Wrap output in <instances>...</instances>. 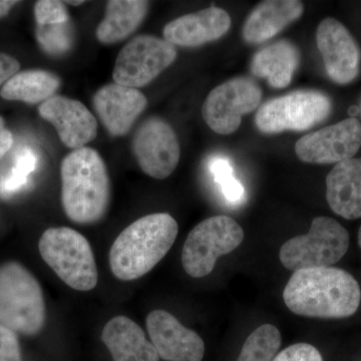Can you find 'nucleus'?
<instances>
[{
    "instance_id": "nucleus-1",
    "label": "nucleus",
    "mask_w": 361,
    "mask_h": 361,
    "mask_svg": "<svg viewBox=\"0 0 361 361\" xmlns=\"http://www.w3.org/2000/svg\"><path fill=\"white\" fill-rule=\"evenodd\" d=\"M283 300L294 314L345 318L360 307V284L345 270L334 267L297 270L285 286Z\"/></svg>"
},
{
    "instance_id": "nucleus-2",
    "label": "nucleus",
    "mask_w": 361,
    "mask_h": 361,
    "mask_svg": "<svg viewBox=\"0 0 361 361\" xmlns=\"http://www.w3.org/2000/svg\"><path fill=\"white\" fill-rule=\"evenodd\" d=\"M61 203L78 224L103 219L111 202V180L101 155L92 148L75 149L61 166Z\"/></svg>"
},
{
    "instance_id": "nucleus-3",
    "label": "nucleus",
    "mask_w": 361,
    "mask_h": 361,
    "mask_svg": "<svg viewBox=\"0 0 361 361\" xmlns=\"http://www.w3.org/2000/svg\"><path fill=\"white\" fill-rule=\"evenodd\" d=\"M178 229L177 221L168 213L149 214L135 221L111 247L113 274L123 281L146 275L172 248Z\"/></svg>"
},
{
    "instance_id": "nucleus-4",
    "label": "nucleus",
    "mask_w": 361,
    "mask_h": 361,
    "mask_svg": "<svg viewBox=\"0 0 361 361\" xmlns=\"http://www.w3.org/2000/svg\"><path fill=\"white\" fill-rule=\"evenodd\" d=\"M44 322L45 303L39 281L20 263L0 265V324L35 336Z\"/></svg>"
},
{
    "instance_id": "nucleus-5",
    "label": "nucleus",
    "mask_w": 361,
    "mask_h": 361,
    "mask_svg": "<svg viewBox=\"0 0 361 361\" xmlns=\"http://www.w3.org/2000/svg\"><path fill=\"white\" fill-rule=\"evenodd\" d=\"M40 256L68 286L90 291L97 284L96 259L89 241L68 227L49 228L40 237Z\"/></svg>"
},
{
    "instance_id": "nucleus-6",
    "label": "nucleus",
    "mask_w": 361,
    "mask_h": 361,
    "mask_svg": "<svg viewBox=\"0 0 361 361\" xmlns=\"http://www.w3.org/2000/svg\"><path fill=\"white\" fill-rule=\"evenodd\" d=\"M349 247L348 230L332 218H315L310 232L285 242L279 258L286 269L331 267L345 255Z\"/></svg>"
},
{
    "instance_id": "nucleus-7",
    "label": "nucleus",
    "mask_w": 361,
    "mask_h": 361,
    "mask_svg": "<svg viewBox=\"0 0 361 361\" xmlns=\"http://www.w3.org/2000/svg\"><path fill=\"white\" fill-rule=\"evenodd\" d=\"M241 226L225 215L214 216L195 226L182 251V264L187 274L205 277L212 272L218 259L241 245Z\"/></svg>"
},
{
    "instance_id": "nucleus-8",
    "label": "nucleus",
    "mask_w": 361,
    "mask_h": 361,
    "mask_svg": "<svg viewBox=\"0 0 361 361\" xmlns=\"http://www.w3.org/2000/svg\"><path fill=\"white\" fill-rule=\"evenodd\" d=\"M331 110L327 94L318 90H296L266 102L256 114V127L264 134L310 130L323 122Z\"/></svg>"
},
{
    "instance_id": "nucleus-9",
    "label": "nucleus",
    "mask_w": 361,
    "mask_h": 361,
    "mask_svg": "<svg viewBox=\"0 0 361 361\" xmlns=\"http://www.w3.org/2000/svg\"><path fill=\"white\" fill-rule=\"evenodd\" d=\"M177 49L154 35H137L116 56L113 78L116 84L139 89L153 82L177 59Z\"/></svg>"
},
{
    "instance_id": "nucleus-10",
    "label": "nucleus",
    "mask_w": 361,
    "mask_h": 361,
    "mask_svg": "<svg viewBox=\"0 0 361 361\" xmlns=\"http://www.w3.org/2000/svg\"><path fill=\"white\" fill-rule=\"evenodd\" d=\"M262 90L250 78H231L211 90L202 106V116L208 127L219 135L239 129L242 116L258 108Z\"/></svg>"
},
{
    "instance_id": "nucleus-11",
    "label": "nucleus",
    "mask_w": 361,
    "mask_h": 361,
    "mask_svg": "<svg viewBox=\"0 0 361 361\" xmlns=\"http://www.w3.org/2000/svg\"><path fill=\"white\" fill-rule=\"evenodd\" d=\"M133 153L145 174L164 180L180 161L179 140L172 126L158 116L147 118L135 130Z\"/></svg>"
},
{
    "instance_id": "nucleus-12",
    "label": "nucleus",
    "mask_w": 361,
    "mask_h": 361,
    "mask_svg": "<svg viewBox=\"0 0 361 361\" xmlns=\"http://www.w3.org/2000/svg\"><path fill=\"white\" fill-rule=\"evenodd\" d=\"M360 147L361 123L351 116L303 135L295 144V153L305 163L337 164L353 159Z\"/></svg>"
},
{
    "instance_id": "nucleus-13",
    "label": "nucleus",
    "mask_w": 361,
    "mask_h": 361,
    "mask_svg": "<svg viewBox=\"0 0 361 361\" xmlns=\"http://www.w3.org/2000/svg\"><path fill=\"white\" fill-rule=\"evenodd\" d=\"M316 42L327 75L339 85H348L360 73L361 54L351 33L341 21L325 18L316 32Z\"/></svg>"
},
{
    "instance_id": "nucleus-14",
    "label": "nucleus",
    "mask_w": 361,
    "mask_h": 361,
    "mask_svg": "<svg viewBox=\"0 0 361 361\" xmlns=\"http://www.w3.org/2000/svg\"><path fill=\"white\" fill-rule=\"evenodd\" d=\"M147 329L152 343L161 360L202 361L205 343L198 334L187 329L165 310H154L147 317Z\"/></svg>"
},
{
    "instance_id": "nucleus-15",
    "label": "nucleus",
    "mask_w": 361,
    "mask_h": 361,
    "mask_svg": "<svg viewBox=\"0 0 361 361\" xmlns=\"http://www.w3.org/2000/svg\"><path fill=\"white\" fill-rule=\"evenodd\" d=\"M39 114L54 126L63 144L73 151L96 139V116L77 99L56 94L40 104Z\"/></svg>"
},
{
    "instance_id": "nucleus-16",
    "label": "nucleus",
    "mask_w": 361,
    "mask_h": 361,
    "mask_svg": "<svg viewBox=\"0 0 361 361\" xmlns=\"http://www.w3.org/2000/svg\"><path fill=\"white\" fill-rule=\"evenodd\" d=\"M147 106L148 99L142 92L116 82L104 85L94 97L99 120L115 137L127 135Z\"/></svg>"
},
{
    "instance_id": "nucleus-17",
    "label": "nucleus",
    "mask_w": 361,
    "mask_h": 361,
    "mask_svg": "<svg viewBox=\"0 0 361 361\" xmlns=\"http://www.w3.org/2000/svg\"><path fill=\"white\" fill-rule=\"evenodd\" d=\"M231 27L229 13L220 7L185 14L164 28V39L174 47H196L224 37Z\"/></svg>"
},
{
    "instance_id": "nucleus-18",
    "label": "nucleus",
    "mask_w": 361,
    "mask_h": 361,
    "mask_svg": "<svg viewBox=\"0 0 361 361\" xmlns=\"http://www.w3.org/2000/svg\"><path fill=\"white\" fill-rule=\"evenodd\" d=\"M303 4L298 0H267L249 14L244 23L243 39L251 44L267 42L302 16Z\"/></svg>"
},
{
    "instance_id": "nucleus-19",
    "label": "nucleus",
    "mask_w": 361,
    "mask_h": 361,
    "mask_svg": "<svg viewBox=\"0 0 361 361\" xmlns=\"http://www.w3.org/2000/svg\"><path fill=\"white\" fill-rule=\"evenodd\" d=\"M326 199L331 210L344 219L361 218V158L337 163L330 171Z\"/></svg>"
},
{
    "instance_id": "nucleus-20",
    "label": "nucleus",
    "mask_w": 361,
    "mask_h": 361,
    "mask_svg": "<svg viewBox=\"0 0 361 361\" xmlns=\"http://www.w3.org/2000/svg\"><path fill=\"white\" fill-rule=\"evenodd\" d=\"M102 338L114 361H160L155 346L127 316L111 318L104 325Z\"/></svg>"
},
{
    "instance_id": "nucleus-21",
    "label": "nucleus",
    "mask_w": 361,
    "mask_h": 361,
    "mask_svg": "<svg viewBox=\"0 0 361 361\" xmlns=\"http://www.w3.org/2000/svg\"><path fill=\"white\" fill-rule=\"evenodd\" d=\"M300 63V52L293 42L287 39L266 45L259 49L251 61V73L266 78L271 87L283 89L290 84Z\"/></svg>"
},
{
    "instance_id": "nucleus-22",
    "label": "nucleus",
    "mask_w": 361,
    "mask_h": 361,
    "mask_svg": "<svg viewBox=\"0 0 361 361\" xmlns=\"http://www.w3.org/2000/svg\"><path fill=\"white\" fill-rule=\"evenodd\" d=\"M149 1L142 0H111L106 7L104 20L97 26L99 42L114 44L133 35L146 18Z\"/></svg>"
},
{
    "instance_id": "nucleus-23",
    "label": "nucleus",
    "mask_w": 361,
    "mask_h": 361,
    "mask_svg": "<svg viewBox=\"0 0 361 361\" xmlns=\"http://www.w3.org/2000/svg\"><path fill=\"white\" fill-rule=\"evenodd\" d=\"M61 87V80L51 71L30 70L20 71L7 80L0 96L7 101H20L35 104L44 103L56 96Z\"/></svg>"
},
{
    "instance_id": "nucleus-24",
    "label": "nucleus",
    "mask_w": 361,
    "mask_h": 361,
    "mask_svg": "<svg viewBox=\"0 0 361 361\" xmlns=\"http://www.w3.org/2000/svg\"><path fill=\"white\" fill-rule=\"evenodd\" d=\"M281 346V334L272 324L259 326L247 337L236 361H273Z\"/></svg>"
},
{
    "instance_id": "nucleus-25",
    "label": "nucleus",
    "mask_w": 361,
    "mask_h": 361,
    "mask_svg": "<svg viewBox=\"0 0 361 361\" xmlns=\"http://www.w3.org/2000/svg\"><path fill=\"white\" fill-rule=\"evenodd\" d=\"M39 158L32 149H18L13 159V167L8 174L0 178V195L4 197L21 191L28 184V177L37 169Z\"/></svg>"
},
{
    "instance_id": "nucleus-26",
    "label": "nucleus",
    "mask_w": 361,
    "mask_h": 361,
    "mask_svg": "<svg viewBox=\"0 0 361 361\" xmlns=\"http://www.w3.org/2000/svg\"><path fill=\"white\" fill-rule=\"evenodd\" d=\"M37 39L51 56H61L71 49L73 35L70 20L61 25H37Z\"/></svg>"
},
{
    "instance_id": "nucleus-27",
    "label": "nucleus",
    "mask_w": 361,
    "mask_h": 361,
    "mask_svg": "<svg viewBox=\"0 0 361 361\" xmlns=\"http://www.w3.org/2000/svg\"><path fill=\"white\" fill-rule=\"evenodd\" d=\"M37 25H61L70 20L66 2L58 0H40L35 6Z\"/></svg>"
},
{
    "instance_id": "nucleus-28",
    "label": "nucleus",
    "mask_w": 361,
    "mask_h": 361,
    "mask_svg": "<svg viewBox=\"0 0 361 361\" xmlns=\"http://www.w3.org/2000/svg\"><path fill=\"white\" fill-rule=\"evenodd\" d=\"M273 361H323V358L311 344L296 343L278 353Z\"/></svg>"
},
{
    "instance_id": "nucleus-29",
    "label": "nucleus",
    "mask_w": 361,
    "mask_h": 361,
    "mask_svg": "<svg viewBox=\"0 0 361 361\" xmlns=\"http://www.w3.org/2000/svg\"><path fill=\"white\" fill-rule=\"evenodd\" d=\"M0 361H23L16 332L2 324H0Z\"/></svg>"
},
{
    "instance_id": "nucleus-30",
    "label": "nucleus",
    "mask_w": 361,
    "mask_h": 361,
    "mask_svg": "<svg viewBox=\"0 0 361 361\" xmlns=\"http://www.w3.org/2000/svg\"><path fill=\"white\" fill-rule=\"evenodd\" d=\"M219 185L223 195L228 201L232 202V203H238L244 198L245 190H244L243 185L234 176L223 180Z\"/></svg>"
},
{
    "instance_id": "nucleus-31",
    "label": "nucleus",
    "mask_w": 361,
    "mask_h": 361,
    "mask_svg": "<svg viewBox=\"0 0 361 361\" xmlns=\"http://www.w3.org/2000/svg\"><path fill=\"white\" fill-rule=\"evenodd\" d=\"M20 68V63L18 59L0 52V85L6 84L7 80L16 75Z\"/></svg>"
},
{
    "instance_id": "nucleus-32",
    "label": "nucleus",
    "mask_w": 361,
    "mask_h": 361,
    "mask_svg": "<svg viewBox=\"0 0 361 361\" xmlns=\"http://www.w3.org/2000/svg\"><path fill=\"white\" fill-rule=\"evenodd\" d=\"M210 170L212 172L214 178H215L216 183H219L221 180H225L226 178L234 176L233 174V168L230 161L225 158H215L213 159L210 164Z\"/></svg>"
},
{
    "instance_id": "nucleus-33",
    "label": "nucleus",
    "mask_w": 361,
    "mask_h": 361,
    "mask_svg": "<svg viewBox=\"0 0 361 361\" xmlns=\"http://www.w3.org/2000/svg\"><path fill=\"white\" fill-rule=\"evenodd\" d=\"M13 146V135L6 127L4 118L0 116V159L4 158Z\"/></svg>"
},
{
    "instance_id": "nucleus-34",
    "label": "nucleus",
    "mask_w": 361,
    "mask_h": 361,
    "mask_svg": "<svg viewBox=\"0 0 361 361\" xmlns=\"http://www.w3.org/2000/svg\"><path fill=\"white\" fill-rule=\"evenodd\" d=\"M18 4V1H13V0H0V18L7 16L9 11Z\"/></svg>"
},
{
    "instance_id": "nucleus-35",
    "label": "nucleus",
    "mask_w": 361,
    "mask_h": 361,
    "mask_svg": "<svg viewBox=\"0 0 361 361\" xmlns=\"http://www.w3.org/2000/svg\"><path fill=\"white\" fill-rule=\"evenodd\" d=\"M66 4H71V6H80V4H85V1H66Z\"/></svg>"
},
{
    "instance_id": "nucleus-36",
    "label": "nucleus",
    "mask_w": 361,
    "mask_h": 361,
    "mask_svg": "<svg viewBox=\"0 0 361 361\" xmlns=\"http://www.w3.org/2000/svg\"><path fill=\"white\" fill-rule=\"evenodd\" d=\"M358 245H360L361 248V226L360 228V231H358Z\"/></svg>"
},
{
    "instance_id": "nucleus-37",
    "label": "nucleus",
    "mask_w": 361,
    "mask_h": 361,
    "mask_svg": "<svg viewBox=\"0 0 361 361\" xmlns=\"http://www.w3.org/2000/svg\"><path fill=\"white\" fill-rule=\"evenodd\" d=\"M358 110H360V116H361V101H360V109H358Z\"/></svg>"
}]
</instances>
